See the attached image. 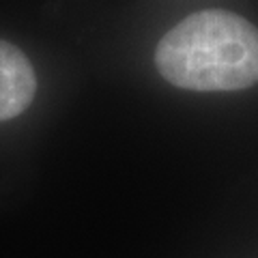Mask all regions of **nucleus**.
Masks as SVG:
<instances>
[{"mask_svg":"<svg viewBox=\"0 0 258 258\" xmlns=\"http://www.w3.org/2000/svg\"><path fill=\"white\" fill-rule=\"evenodd\" d=\"M35 91V71L24 52L0 41V120L22 114L30 106Z\"/></svg>","mask_w":258,"mask_h":258,"instance_id":"nucleus-2","label":"nucleus"},{"mask_svg":"<svg viewBox=\"0 0 258 258\" xmlns=\"http://www.w3.org/2000/svg\"><path fill=\"white\" fill-rule=\"evenodd\" d=\"M155 64L187 91H241L258 82V28L230 11H198L161 37Z\"/></svg>","mask_w":258,"mask_h":258,"instance_id":"nucleus-1","label":"nucleus"}]
</instances>
